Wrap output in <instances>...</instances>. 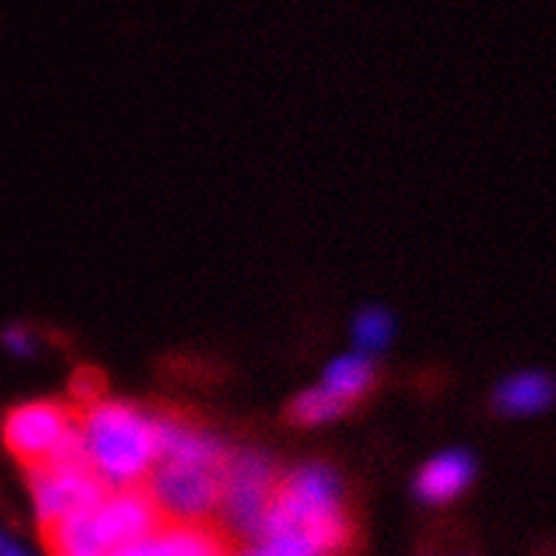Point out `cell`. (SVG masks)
Masks as SVG:
<instances>
[{
	"mask_svg": "<svg viewBox=\"0 0 556 556\" xmlns=\"http://www.w3.org/2000/svg\"><path fill=\"white\" fill-rule=\"evenodd\" d=\"M159 414L162 452L143 486L167 521H213L220 510L231 452L191 417Z\"/></svg>",
	"mask_w": 556,
	"mask_h": 556,
	"instance_id": "1",
	"label": "cell"
},
{
	"mask_svg": "<svg viewBox=\"0 0 556 556\" xmlns=\"http://www.w3.org/2000/svg\"><path fill=\"white\" fill-rule=\"evenodd\" d=\"M84 452L111 490L143 484L162 452V414L100 399L78 408Z\"/></svg>",
	"mask_w": 556,
	"mask_h": 556,
	"instance_id": "2",
	"label": "cell"
},
{
	"mask_svg": "<svg viewBox=\"0 0 556 556\" xmlns=\"http://www.w3.org/2000/svg\"><path fill=\"white\" fill-rule=\"evenodd\" d=\"M296 535L317 556H339L353 543V521L344 508L342 484L326 465H304L280 476L261 525V538Z\"/></svg>",
	"mask_w": 556,
	"mask_h": 556,
	"instance_id": "3",
	"label": "cell"
},
{
	"mask_svg": "<svg viewBox=\"0 0 556 556\" xmlns=\"http://www.w3.org/2000/svg\"><path fill=\"white\" fill-rule=\"evenodd\" d=\"M164 521L167 519L143 484L111 490L92 510L78 514V527L84 530L81 538H87V546L105 554L151 535Z\"/></svg>",
	"mask_w": 556,
	"mask_h": 556,
	"instance_id": "4",
	"label": "cell"
},
{
	"mask_svg": "<svg viewBox=\"0 0 556 556\" xmlns=\"http://www.w3.org/2000/svg\"><path fill=\"white\" fill-rule=\"evenodd\" d=\"M280 470L271 459L255 452H231L229 468H226L224 497H220L218 514L226 519V530L237 535L255 538L258 541L261 525L280 484Z\"/></svg>",
	"mask_w": 556,
	"mask_h": 556,
	"instance_id": "5",
	"label": "cell"
},
{
	"mask_svg": "<svg viewBox=\"0 0 556 556\" xmlns=\"http://www.w3.org/2000/svg\"><path fill=\"white\" fill-rule=\"evenodd\" d=\"M76 422V404L30 401V404H20L5 414L0 435H3L5 450L20 459L25 468H36L60 450V444L71 435Z\"/></svg>",
	"mask_w": 556,
	"mask_h": 556,
	"instance_id": "6",
	"label": "cell"
},
{
	"mask_svg": "<svg viewBox=\"0 0 556 556\" xmlns=\"http://www.w3.org/2000/svg\"><path fill=\"white\" fill-rule=\"evenodd\" d=\"M27 479L41 530L67 516L92 510L111 492L89 465H38L27 468Z\"/></svg>",
	"mask_w": 556,
	"mask_h": 556,
	"instance_id": "7",
	"label": "cell"
},
{
	"mask_svg": "<svg viewBox=\"0 0 556 556\" xmlns=\"http://www.w3.org/2000/svg\"><path fill=\"white\" fill-rule=\"evenodd\" d=\"M235 538L218 521H164L140 541L111 552V556H229Z\"/></svg>",
	"mask_w": 556,
	"mask_h": 556,
	"instance_id": "8",
	"label": "cell"
},
{
	"mask_svg": "<svg viewBox=\"0 0 556 556\" xmlns=\"http://www.w3.org/2000/svg\"><path fill=\"white\" fill-rule=\"evenodd\" d=\"M470 479H473V459L465 452H444L419 470L417 495L425 503H446L457 497Z\"/></svg>",
	"mask_w": 556,
	"mask_h": 556,
	"instance_id": "9",
	"label": "cell"
},
{
	"mask_svg": "<svg viewBox=\"0 0 556 556\" xmlns=\"http://www.w3.org/2000/svg\"><path fill=\"white\" fill-rule=\"evenodd\" d=\"M556 388L552 377L541 371H525L516 374V377H508L506 382L497 388L495 406L501 408L503 414H535L543 412L554 401Z\"/></svg>",
	"mask_w": 556,
	"mask_h": 556,
	"instance_id": "10",
	"label": "cell"
},
{
	"mask_svg": "<svg viewBox=\"0 0 556 556\" xmlns=\"http://www.w3.org/2000/svg\"><path fill=\"white\" fill-rule=\"evenodd\" d=\"M374 382H377V368H374L371 357L344 355L328 366L326 379L320 384H326L333 395H339L350 406H355L357 401L366 399Z\"/></svg>",
	"mask_w": 556,
	"mask_h": 556,
	"instance_id": "11",
	"label": "cell"
},
{
	"mask_svg": "<svg viewBox=\"0 0 556 556\" xmlns=\"http://www.w3.org/2000/svg\"><path fill=\"white\" fill-rule=\"evenodd\" d=\"M348 401H342L339 395H333L326 384H317V388L306 390V393L296 395L288 406V422L299 425V428H315V425H326L331 419L342 417L350 412Z\"/></svg>",
	"mask_w": 556,
	"mask_h": 556,
	"instance_id": "12",
	"label": "cell"
},
{
	"mask_svg": "<svg viewBox=\"0 0 556 556\" xmlns=\"http://www.w3.org/2000/svg\"><path fill=\"white\" fill-rule=\"evenodd\" d=\"M393 337V317L384 309H366L355 323V339L366 353L384 348Z\"/></svg>",
	"mask_w": 556,
	"mask_h": 556,
	"instance_id": "13",
	"label": "cell"
},
{
	"mask_svg": "<svg viewBox=\"0 0 556 556\" xmlns=\"http://www.w3.org/2000/svg\"><path fill=\"white\" fill-rule=\"evenodd\" d=\"M229 556H317L309 543L296 535H271L261 538L251 548H235Z\"/></svg>",
	"mask_w": 556,
	"mask_h": 556,
	"instance_id": "14",
	"label": "cell"
},
{
	"mask_svg": "<svg viewBox=\"0 0 556 556\" xmlns=\"http://www.w3.org/2000/svg\"><path fill=\"white\" fill-rule=\"evenodd\" d=\"M71 395L73 404L78 408L94 404V401L105 399V379H102L100 371H92V368H78L71 384Z\"/></svg>",
	"mask_w": 556,
	"mask_h": 556,
	"instance_id": "15",
	"label": "cell"
},
{
	"mask_svg": "<svg viewBox=\"0 0 556 556\" xmlns=\"http://www.w3.org/2000/svg\"><path fill=\"white\" fill-rule=\"evenodd\" d=\"M3 344L11 350L14 355H30L33 353V342L30 333L22 331V328H9L3 333Z\"/></svg>",
	"mask_w": 556,
	"mask_h": 556,
	"instance_id": "16",
	"label": "cell"
},
{
	"mask_svg": "<svg viewBox=\"0 0 556 556\" xmlns=\"http://www.w3.org/2000/svg\"><path fill=\"white\" fill-rule=\"evenodd\" d=\"M51 556H111L100 548H87V546H78V548H56V552H49Z\"/></svg>",
	"mask_w": 556,
	"mask_h": 556,
	"instance_id": "17",
	"label": "cell"
},
{
	"mask_svg": "<svg viewBox=\"0 0 556 556\" xmlns=\"http://www.w3.org/2000/svg\"><path fill=\"white\" fill-rule=\"evenodd\" d=\"M0 556H30L20 543H14L11 538L0 535Z\"/></svg>",
	"mask_w": 556,
	"mask_h": 556,
	"instance_id": "18",
	"label": "cell"
}]
</instances>
